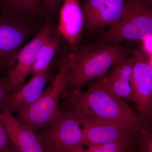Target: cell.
<instances>
[{
    "mask_svg": "<svg viewBox=\"0 0 152 152\" xmlns=\"http://www.w3.org/2000/svg\"><path fill=\"white\" fill-rule=\"evenodd\" d=\"M60 110L78 119H92L121 126L136 134L144 130L143 121L113 92L102 76L88 89L63 93Z\"/></svg>",
    "mask_w": 152,
    "mask_h": 152,
    "instance_id": "6da1fadb",
    "label": "cell"
},
{
    "mask_svg": "<svg viewBox=\"0 0 152 152\" xmlns=\"http://www.w3.org/2000/svg\"><path fill=\"white\" fill-rule=\"evenodd\" d=\"M71 54L72 65L64 93L80 90L87 82L104 75L117 62L128 57L129 50L101 42L77 46Z\"/></svg>",
    "mask_w": 152,
    "mask_h": 152,
    "instance_id": "7a4b0ae2",
    "label": "cell"
},
{
    "mask_svg": "<svg viewBox=\"0 0 152 152\" xmlns=\"http://www.w3.org/2000/svg\"><path fill=\"white\" fill-rule=\"evenodd\" d=\"M72 62L71 53L63 57L58 73L48 88L34 103L17 113L16 118L35 132L50 125L61 112L60 99L67 84Z\"/></svg>",
    "mask_w": 152,
    "mask_h": 152,
    "instance_id": "3957f363",
    "label": "cell"
},
{
    "mask_svg": "<svg viewBox=\"0 0 152 152\" xmlns=\"http://www.w3.org/2000/svg\"><path fill=\"white\" fill-rule=\"evenodd\" d=\"M152 36V11L142 0H128L122 15L103 36L102 42L118 45Z\"/></svg>",
    "mask_w": 152,
    "mask_h": 152,
    "instance_id": "277c9868",
    "label": "cell"
},
{
    "mask_svg": "<svg viewBox=\"0 0 152 152\" xmlns=\"http://www.w3.org/2000/svg\"><path fill=\"white\" fill-rule=\"evenodd\" d=\"M37 136L44 152H68L84 145L79 120L61 110L56 119Z\"/></svg>",
    "mask_w": 152,
    "mask_h": 152,
    "instance_id": "5b68a950",
    "label": "cell"
},
{
    "mask_svg": "<svg viewBox=\"0 0 152 152\" xmlns=\"http://www.w3.org/2000/svg\"><path fill=\"white\" fill-rule=\"evenodd\" d=\"M50 23L44 25L32 39L21 48L13 65L6 72L4 79L10 95L24 84L34 64L38 52L43 44L53 32Z\"/></svg>",
    "mask_w": 152,
    "mask_h": 152,
    "instance_id": "8992f818",
    "label": "cell"
},
{
    "mask_svg": "<svg viewBox=\"0 0 152 152\" xmlns=\"http://www.w3.org/2000/svg\"><path fill=\"white\" fill-rule=\"evenodd\" d=\"M24 20L12 18L0 13V71L13 65L21 47L31 33Z\"/></svg>",
    "mask_w": 152,
    "mask_h": 152,
    "instance_id": "52a82bcc",
    "label": "cell"
},
{
    "mask_svg": "<svg viewBox=\"0 0 152 152\" xmlns=\"http://www.w3.org/2000/svg\"><path fill=\"white\" fill-rule=\"evenodd\" d=\"M132 55L134 66L131 87L134 102L143 121L152 107V68L142 50L137 49Z\"/></svg>",
    "mask_w": 152,
    "mask_h": 152,
    "instance_id": "ba28073f",
    "label": "cell"
},
{
    "mask_svg": "<svg viewBox=\"0 0 152 152\" xmlns=\"http://www.w3.org/2000/svg\"><path fill=\"white\" fill-rule=\"evenodd\" d=\"M126 0H86L81 7L84 26L90 29L110 27L121 18Z\"/></svg>",
    "mask_w": 152,
    "mask_h": 152,
    "instance_id": "9c48e42d",
    "label": "cell"
},
{
    "mask_svg": "<svg viewBox=\"0 0 152 152\" xmlns=\"http://www.w3.org/2000/svg\"><path fill=\"white\" fill-rule=\"evenodd\" d=\"M84 145L91 146L113 142L129 145L135 133L111 123L92 119L79 120Z\"/></svg>",
    "mask_w": 152,
    "mask_h": 152,
    "instance_id": "30bf717a",
    "label": "cell"
},
{
    "mask_svg": "<svg viewBox=\"0 0 152 152\" xmlns=\"http://www.w3.org/2000/svg\"><path fill=\"white\" fill-rule=\"evenodd\" d=\"M84 26L80 0H64L59 10L58 32L73 48L81 39Z\"/></svg>",
    "mask_w": 152,
    "mask_h": 152,
    "instance_id": "8fae6325",
    "label": "cell"
},
{
    "mask_svg": "<svg viewBox=\"0 0 152 152\" xmlns=\"http://www.w3.org/2000/svg\"><path fill=\"white\" fill-rule=\"evenodd\" d=\"M0 121L19 152H44L34 131L8 111L0 113Z\"/></svg>",
    "mask_w": 152,
    "mask_h": 152,
    "instance_id": "7c38bea8",
    "label": "cell"
},
{
    "mask_svg": "<svg viewBox=\"0 0 152 152\" xmlns=\"http://www.w3.org/2000/svg\"><path fill=\"white\" fill-rule=\"evenodd\" d=\"M50 75L49 68L42 72L34 75L26 84L10 95L4 111L17 113L34 103L43 93Z\"/></svg>",
    "mask_w": 152,
    "mask_h": 152,
    "instance_id": "4fadbf2b",
    "label": "cell"
},
{
    "mask_svg": "<svg viewBox=\"0 0 152 152\" xmlns=\"http://www.w3.org/2000/svg\"><path fill=\"white\" fill-rule=\"evenodd\" d=\"M133 66L134 58L132 55L117 62L110 72L102 77L106 85L115 94L134 102L130 85Z\"/></svg>",
    "mask_w": 152,
    "mask_h": 152,
    "instance_id": "5bb4252c",
    "label": "cell"
},
{
    "mask_svg": "<svg viewBox=\"0 0 152 152\" xmlns=\"http://www.w3.org/2000/svg\"><path fill=\"white\" fill-rule=\"evenodd\" d=\"M42 12L41 0H0V13L8 18L24 20Z\"/></svg>",
    "mask_w": 152,
    "mask_h": 152,
    "instance_id": "9a60e30c",
    "label": "cell"
},
{
    "mask_svg": "<svg viewBox=\"0 0 152 152\" xmlns=\"http://www.w3.org/2000/svg\"><path fill=\"white\" fill-rule=\"evenodd\" d=\"M59 40L57 35L52 32L43 44L38 52L31 72L33 75L46 70L58 48Z\"/></svg>",
    "mask_w": 152,
    "mask_h": 152,
    "instance_id": "2e32d148",
    "label": "cell"
},
{
    "mask_svg": "<svg viewBox=\"0 0 152 152\" xmlns=\"http://www.w3.org/2000/svg\"><path fill=\"white\" fill-rule=\"evenodd\" d=\"M129 145L119 142L89 146L88 149L80 147L69 152H127Z\"/></svg>",
    "mask_w": 152,
    "mask_h": 152,
    "instance_id": "e0dca14e",
    "label": "cell"
},
{
    "mask_svg": "<svg viewBox=\"0 0 152 152\" xmlns=\"http://www.w3.org/2000/svg\"><path fill=\"white\" fill-rule=\"evenodd\" d=\"M136 137L138 140V152H152V131H142Z\"/></svg>",
    "mask_w": 152,
    "mask_h": 152,
    "instance_id": "ac0fdd59",
    "label": "cell"
},
{
    "mask_svg": "<svg viewBox=\"0 0 152 152\" xmlns=\"http://www.w3.org/2000/svg\"><path fill=\"white\" fill-rule=\"evenodd\" d=\"M0 152H19L0 121Z\"/></svg>",
    "mask_w": 152,
    "mask_h": 152,
    "instance_id": "d6986e66",
    "label": "cell"
},
{
    "mask_svg": "<svg viewBox=\"0 0 152 152\" xmlns=\"http://www.w3.org/2000/svg\"><path fill=\"white\" fill-rule=\"evenodd\" d=\"M44 12L48 15L55 14L60 10L64 0H41Z\"/></svg>",
    "mask_w": 152,
    "mask_h": 152,
    "instance_id": "ffe728a7",
    "label": "cell"
},
{
    "mask_svg": "<svg viewBox=\"0 0 152 152\" xmlns=\"http://www.w3.org/2000/svg\"><path fill=\"white\" fill-rule=\"evenodd\" d=\"M0 71V113L4 111L10 94L6 85L4 79L1 77Z\"/></svg>",
    "mask_w": 152,
    "mask_h": 152,
    "instance_id": "44dd1931",
    "label": "cell"
},
{
    "mask_svg": "<svg viewBox=\"0 0 152 152\" xmlns=\"http://www.w3.org/2000/svg\"><path fill=\"white\" fill-rule=\"evenodd\" d=\"M144 131H152V107L145 118L143 120Z\"/></svg>",
    "mask_w": 152,
    "mask_h": 152,
    "instance_id": "7402d4cb",
    "label": "cell"
},
{
    "mask_svg": "<svg viewBox=\"0 0 152 152\" xmlns=\"http://www.w3.org/2000/svg\"><path fill=\"white\" fill-rule=\"evenodd\" d=\"M143 46L145 51L148 54H152V36L142 40Z\"/></svg>",
    "mask_w": 152,
    "mask_h": 152,
    "instance_id": "603a6c76",
    "label": "cell"
},
{
    "mask_svg": "<svg viewBox=\"0 0 152 152\" xmlns=\"http://www.w3.org/2000/svg\"><path fill=\"white\" fill-rule=\"evenodd\" d=\"M149 64L152 68V54L150 55V58H148Z\"/></svg>",
    "mask_w": 152,
    "mask_h": 152,
    "instance_id": "cb8c5ba5",
    "label": "cell"
},
{
    "mask_svg": "<svg viewBox=\"0 0 152 152\" xmlns=\"http://www.w3.org/2000/svg\"><path fill=\"white\" fill-rule=\"evenodd\" d=\"M151 1H152V0H151Z\"/></svg>",
    "mask_w": 152,
    "mask_h": 152,
    "instance_id": "d4e9b609",
    "label": "cell"
}]
</instances>
